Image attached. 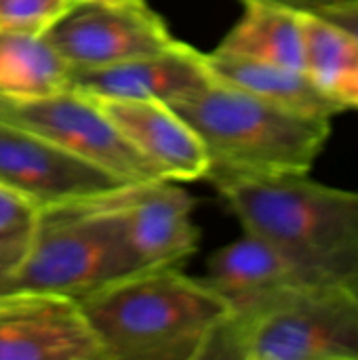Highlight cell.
<instances>
[{"mask_svg": "<svg viewBox=\"0 0 358 360\" xmlns=\"http://www.w3.org/2000/svg\"><path fill=\"white\" fill-rule=\"evenodd\" d=\"M108 196L110 192L40 209L27 255L6 291L82 302L106 285L131 276Z\"/></svg>", "mask_w": 358, "mask_h": 360, "instance_id": "obj_5", "label": "cell"}, {"mask_svg": "<svg viewBox=\"0 0 358 360\" xmlns=\"http://www.w3.org/2000/svg\"><path fill=\"white\" fill-rule=\"evenodd\" d=\"M0 360H103L76 300L32 291L0 293Z\"/></svg>", "mask_w": 358, "mask_h": 360, "instance_id": "obj_10", "label": "cell"}, {"mask_svg": "<svg viewBox=\"0 0 358 360\" xmlns=\"http://www.w3.org/2000/svg\"><path fill=\"white\" fill-rule=\"evenodd\" d=\"M203 360H358V297L295 283L232 308Z\"/></svg>", "mask_w": 358, "mask_h": 360, "instance_id": "obj_4", "label": "cell"}, {"mask_svg": "<svg viewBox=\"0 0 358 360\" xmlns=\"http://www.w3.org/2000/svg\"><path fill=\"white\" fill-rule=\"evenodd\" d=\"M93 97V95H89ZM124 139L150 160L165 179L200 181L211 160L198 133L162 101L93 97Z\"/></svg>", "mask_w": 358, "mask_h": 360, "instance_id": "obj_11", "label": "cell"}, {"mask_svg": "<svg viewBox=\"0 0 358 360\" xmlns=\"http://www.w3.org/2000/svg\"><path fill=\"white\" fill-rule=\"evenodd\" d=\"M314 13H323L329 19L342 23L344 27H348L350 32H354L358 36V4L354 6H346V8H333V11H314Z\"/></svg>", "mask_w": 358, "mask_h": 360, "instance_id": "obj_21", "label": "cell"}, {"mask_svg": "<svg viewBox=\"0 0 358 360\" xmlns=\"http://www.w3.org/2000/svg\"><path fill=\"white\" fill-rule=\"evenodd\" d=\"M131 276L184 266L200 245L194 221L196 198L171 179L124 184L110 192Z\"/></svg>", "mask_w": 358, "mask_h": 360, "instance_id": "obj_7", "label": "cell"}, {"mask_svg": "<svg viewBox=\"0 0 358 360\" xmlns=\"http://www.w3.org/2000/svg\"><path fill=\"white\" fill-rule=\"evenodd\" d=\"M213 78L209 55L184 42L156 55L106 68L74 70L72 86L93 97L173 103L207 86Z\"/></svg>", "mask_w": 358, "mask_h": 360, "instance_id": "obj_12", "label": "cell"}, {"mask_svg": "<svg viewBox=\"0 0 358 360\" xmlns=\"http://www.w3.org/2000/svg\"><path fill=\"white\" fill-rule=\"evenodd\" d=\"M169 105L205 143L207 179L310 173L331 137V120L295 116L217 78Z\"/></svg>", "mask_w": 358, "mask_h": 360, "instance_id": "obj_3", "label": "cell"}, {"mask_svg": "<svg viewBox=\"0 0 358 360\" xmlns=\"http://www.w3.org/2000/svg\"><path fill=\"white\" fill-rule=\"evenodd\" d=\"M279 2L293 6L298 11H333V8H346L358 4V0H279Z\"/></svg>", "mask_w": 358, "mask_h": 360, "instance_id": "obj_20", "label": "cell"}, {"mask_svg": "<svg viewBox=\"0 0 358 360\" xmlns=\"http://www.w3.org/2000/svg\"><path fill=\"white\" fill-rule=\"evenodd\" d=\"M207 55L211 72L217 80L238 86L274 108L295 116L321 120H333V116L346 112L335 99L319 89L304 70L222 55L213 51Z\"/></svg>", "mask_w": 358, "mask_h": 360, "instance_id": "obj_14", "label": "cell"}, {"mask_svg": "<svg viewBox=\"0 0 358 360\" xmlns=\"http://www.w3.org/2000/svg\"><path fill=\"white\" fill-rule=\"evenodd\" d=\"M103 360H203L232 306L181 266L139 272L78 302Z\"/></svg>", "mask_w": 358, "mask_h": 360, "instance_id": "obj_2", "label": "cell"}, {"mask_svg": "<svg viewBox=\"0 0 358 360\" xmlns=\"http://www.w3.org/2000/svg\"><path fill=\"white\" fill-rule=\"evenodd\" d=\"M82 2H124V0H74V4H82Z\"/></svg>", "mask_w": 358, "mask_h": 360, "instance_id": "obj_23", "label": "cell"}, {"mask_svg": "<svg viewBox=\"0 0 358 360\" xmlns=\"http://www.w3.org/2000/svg\"><path fill=\"white\" fill-rule=\"evenodd\" d=\"M124 184L30 131L0 122V186L36 209L95 198Z\"/></svg>", "mask_w": 358, "mask_h": 360, "instance_id": "obj_9", "label": "cell"}, {"mask_svg": "<svg viewBox=\"0 0 358 360\" xmlns=\"http://www.w3.org/2000/svg\"><path fill=\"white\" fill-rule=\"evenodd\" d=\"M124 2H146V0H124Z\"/></svg>", "mask_w": 358, "mask_h": 360, "instance_id": "obj_24", "label": "cell"}, {"mask_svg": "<svg viewBox=\"0 0 358 360\" xmlns=\"http://www.w3.org/2000/svg\"><path fill=\"white\" fill-rule=\"evenodd\" d=\"M243 13L213 53L304 70L302 11L279 0H241Z\"/></svg>", "mask_w": 358, "mask_h": 360, "instance_id": "obj_15", "label": "cell"}, {"mask_svg": "<svg viewBox=\"0 0 358 360\" xmlns=\"http://www.w3.org/2000/svg\"><path fill=\"white\" fill-rule=\"evenodd\" d=\"M289 175H211L243 232L283 249L312 278L358 297V192Z\"/></svg>", "mask_w": 358, "mask_h": 360, "instance_id": "obj_1", "label": "cell"}, {"mask_svg": "<svg viewBox=\"0 0 358 360\" xmlns=\"http://www.w3.org/2000/svg\"><path fill=\"white\" fill-rule=\"evenodd\" d=\"M0 122L30 131L127 184L165 179L124 139L97 101L76 89L36 99L0 97Z\"/></svg>", "mask_w": 358, "mask_h": 360, "instance_id": "obj_6", "label": "cell"}, {"mask_svg": "<svg viewBox=\"0 0 358 360\" xmlns=\"http://www.w3.org/2000/svg\"><path fill=\"white\" fill-rule=\"evenodd\" d=\"M74 70L46 40L32 34H0V97L36 99L72 86Z\"/></svg>", "mask_w": 358, "mask_h": 360, "instance_id": "obj_16", "label": "cell"}, {"mask_svg": "<svg viewBox=\"0 0 358 360\" xmlns=\"http://www.w3.org/2000/svg\"><path fill=\"white\" fill-rule=\"evenodd\" d=\"M200 278L232 308L285 285L321 283L274 243L251 232H243L241 238L213 251Z\"/></svg>", "mask_w": 358, "mask_h": 360, "instance_id": "obj_13", "label": "cell"}, {"mask_svg": "<svg viewBox=\"0 0 358 360\" xmlns=\"http://www.w3.org/2000/svg\"><path fill=\"white\" fill-rule=\"evenodd\" d=\"M304 72L346 110L358 76V36L323 13L302 11Z\"/></svg>", "mask_w": 358, "mask_h": 360, "instance_id": "obj_17", "label": "cell"}, {"mask_svg": "<svg viewBox=\"0 0 358 360\" xmlns=\"http://www.w3.org/2000/svg\"><path fill=\"white\" fill-rule=\"evenodd\" d=\"M38 211L23 196L0 186V293L27 255Z\"/></svg>", "mask_w": 358, "mask_h": 360, "instance_id": "obj_18", "label": "cell"}, {"mask_svg": "<svg viewBox=\"0 0 358 360\" xmlns=\"http://www.w3.org/2000/svg\"><path fill=\"white\" fill-rule=\"evenodd\" d=\"M44 36L72 70L106 68L184 44L148 2L74 4Z\"/></svg>", "mask_w": 358, "mask_h": 360, "instance_id": "obj_8", "label": "cell"}, {"mask_svg": "<svg viewBox=\"0 0 358 360\" xmlns=\"http://www.w3.org/2000/svg\"><path fill=\"white\" fill-rule=\"evenodd\" d=\"M74 8V0H0V34L44 36Z\"/></svg>", "mask_w": 358, "mask_h": 360, "instance_id": "obj_19", "label": "cell"}, {"mask_svg": "<svg viewBox=\"0 0 358 360\" xmlns=\"http://www.w3.org/2000/svg\"><path fill=\"white\" fill-rule=\"evenodd\" d=\"M346 110H358V76L350 93H348V97H346Z\"/></svg>", "mask_w": 358, "mask_h": 360, "instance_id": "obj_22", "label": "cell"}]
</instances>
